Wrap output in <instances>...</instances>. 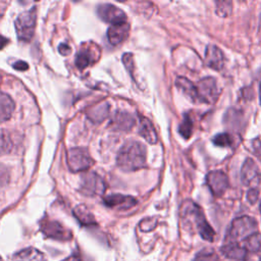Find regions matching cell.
Returning <instances> with one entry per match:
<instances>
[{"label":"cell","mask_w":261,"mask_h":261,"mask_svg":"<svg viewBox=\"0 0 261 261\" xmlns=\"http://www.w3.org/2000/svg\"><path fill=\"white\" fill-rule=\"evenodd\" d=\"M14 110V102L7 94L0 93V122L8 120Z\"/></svg>","instance_id":"obj_21"},{"label":"cell","mask_w":261,"mask_h":261,"mask_svg":"<svg viewBox=\"0 0 261 261\" xmlns=\"http://www.w3.org/2000/svg\"><path fill=\"white\" fill-rule=\"evenodd\" d=\"M259 261H261V258H260V260H259Z\"/></svg>","instance_id":"obj_40"},{"label":"cell","mask_w":261,"mask_h":261,"mask_svg":"<svg viewBox=\"0 0 261 261\" xmlns=\"http://www.w3.org/2000/svg\"><path fill=\"white\" fill-rule=\"evenodd\" d=\"M81 191L87 196L102 195L105 191L104 180L95 172H87L82 176Z\"/></svg>","instance_id":"obj_7"},{"label":"cell","mask_w":261,"mask_h":261,"mask_svg":"<svg viewBox=\"0 0 261 261\" xmlns=\"http://www.w3.org/2000/svg\"><path fill=\"white\" fill-rule=\"evenodd\" d=\"M41 230L47 238L58 241H68L71 239V232L65 228L61 223L55 220L43 219L41 221Z\"/></svg>","instance_id":"obj_9"},{"label":"cell","mask_w":261,"mask_h":261,"mask_svg":"<svg viewBox=\"0 0 261 261\" xmlns=\"http://www.w3.org/2000/svg\"><path fill=\"white\" fill-rule=\"evenodd\" d=\"M180 215L186 223L189 225L193 224L196 227L197 232L202 239L208 242H212L214 240V230L209 225L203 211L196 203L191 200L185 201L180 208Z\"/></svg>","instance_id":"obj_2"},{"label":"cell","mask_w":261,"mask_h":261,"mask_svg":"<svg viewBox=\"0 0 261 261\" xmlns=\"http://www.w3.org/2000/svg\"><path fill=\"white\" fill-rule=\"evenodd\" d=\"M112 125L120 130H128L135 124V117L126 111H117L112 117Z\"/></svg>","instance_id":"obj_17"},{"label":"cell","mask_w":261,"mask_h":261,"mask_svg":"<svg viewBox=\"0 0 261 261\" xmlns=\"http://www.w3.org/2000/svg\"><path fill=\"white\" fill-rule=\"evenodd\" d=\"M7 43H8V39H6L5 37H3V36L0 35V50H1L2 48H4V47L7 45Z\"/></svg>","instance_id":"obj_35"},{"label":"cell","mask_w":261,"mask_h":261,"mask_svg":"<svg viewBox=\"0 0 261 261\" xmlns=\"http://www.w3.org/2000/svg\"><path fill=\"white\" fill-rule=\"evenodd\" d=\"M212 142L215 146L225 148V147H230L233 144V138L228 133H221L216 135L212 139Z\"/></svg>","instance_id":"obj_27"},{"label":"cell","mask_w":261,"mask_h":261,"mask_svg":"<svg viewBox=\"0 0 261 261\" xmlns=\"http://www.w3.org/2000/svg\"><path fill=\"white\" fill-rule=\"evenodd\" d=\"M259 198V190L256 188H251L247 193V200L251 204H255Z\"/></svg>","instance_id":"obj_31"},{"label":"cell","mask_w":261,"mask_h":261,"mask_svg":"<svg viewBox=\"0 0 261 261\" xmlns=\"http://www.w3.org/2000/svg\"><path fill=\"white\" fill-rule=\"evenodd\" d=\"M8 181V172L4 167L0 166V186L5 185Z\"/></svg>","instance_id":"obj_33"},{"label":"cell","mask_w":261,"mask_h":261,"mask_svg":"<svg viewBox=\"0 0 261 261\" xmlns=\"http://www.w3.org/2000/svg\"><path fill=\"white\" fill-rule=\"evenodd\" d=\"M103 202L107 207L118 209V210H126L134 207L137 203V200L128 195L121 194H111L105 196L103 198Z\"/></svg>","instance_id":"obj_12"},{"label":"cell","mask_w":261,"mask_h":261,"mask_svg":"<svg viewBox=\"0 0 261 261\" xmlns=\"http://www.w3.org/2000/svg\"><path fill=\"white\" fill-rule=\"evenodd\" d=\"M122 62L128 71V73L134 77V57L132 53H124L122 55Z\"/></svg>","instance_id":"obj_30"},{"label":"cell","mask_w":261,"mask_h":261,"mask_svg":"<svg viewBox=\"0 0 261 261\" xmlns=\"http://www.w3.org/2000/svg\"><path fill=\"white\" fill-rule=\"evenodd\" d=\"M147 150L139 141L129 140L125 142L118 151L116 163L123 171H135L146 165Z\"/></svg>","instance_id":"obj_1"},{"label":"cell","mask_w":261,"mask_h":261,"mask_svg":"<svg viewBox=\"0 0 261 261\" xmlns=\"http://www.w3.org/2000/svg\"><path fill=\"white\" fill-rule=\"evenodd\" d=\"M94 161L88 151L83 147H74L67 152V164L72 172L86 171L92 165Z\"/></svg>","instance_id":"obj_5"},{"label":"cell","mask_w":261,"mask_h":261,"mask_svg":"<svg viewBox=\"0 0 261 261\" xmlns=\"http://www.w3.org/2000/svg\"><path fill=\"white\" fill-rule=\"evenodd\" d=\"M199 103L213 104L217 101L220 95V89L217 82L212 76H207L198 82L196 85Z\"/></svg>","instance_id":"obj_6"},{"label":"cell","mask_w":261,"mask_h":261,"mask_svg":"<svg viewBox=\"0 0 261 261\" xmlns=\"http://www.w3.org/2000/svg\"><path fill=\"white\" fill-rule=\"evenodd\" d=\"M13 148L11 135L6 129H0V156L9 154Z\"/></svg>","instance_id":"obj_24"},{"label":"cell","mask_w":261,"mask_h":261,"mask_svg":"<svg viewBox=\"0 0 261 261\" xmlns=\"http://www.w3.org/2000/svg\"><path fill=\"white\" fill-rule=\"evenodd\" d=\"M175 86L193 103H199L196 85L193 84L190 80H188L187 77H184V76H177L175 80Z\"/></svg>","instance_id":"obj_15"},{"label":"cell","mask_w":261,"mask_h":261,"mask_svg":"<svg viewBox=\"0 0 261 261\" xmlns=\"http://www.w3.org/2000/svg\"><path fill=\"white\" fill-rule=\"evenodd\" d=\"M232 10V3L230 1H217L216 2V13L221 17H227L230 15Z\"/></svg>","instance_id":"obj_28"},{"label":"cell","mask_w":261,"mask_h":261,"mask_svg":"<svg viewBox=\"0 0 261 261\" xmlns=\"http://www.w3.org/2000/svg\"><path fill=\"white\" fill-rule=\"evenodd\" d=\"M243 247L250 252L261 251V233L255 232L243 240Z\"/></svg>","instance_id":"obj_23"},{"label":"cell","mask_w":261,"mask_h":261,"mask_svg":"<svg viewBox=\"0 0 261 261\" xmlns=\"http://www.w3.org/2000/svg\"><path fill=\"white\" fill-rule=\"evenodd\" d=\"M193 127H194V123L191 116L188 113L185 114L184 119L178 126L179 135L185 139H190L193 134Z\"/></svg>","instance_id":"obj_25"},{"label":"cell","mask_w":261,"mask_h":261,"mask_svg":"<svg viewBox=\"0 0 261 261\" xmlns=\"http://www.w3.org/2000/svg\"><path fill=\"white\" fill-rule=\"evenodd\" d=\"M11 261H46V257L38 249L30 247L13 254Z\"/></svg>","instance_id":"obj_16"},{"label":"cell","mask_w":261,"mask_h":261,"mask_svg":"<svg viewBox=\"0 0 261 261\" xmlns=\"http://www.w3.org/2000/svg\"><path fill=\"white\" fill-rule=\"evenodd\" d=\"M206 184L213 196L220 197L228 188V177L221 170H213L207 173Z\"/></svg>","instance_id":"obj_10"},{"label":"cell","mask_w":261,"mask_h":261,"mask_svg":"<svg viewBox=\"0 0 261 261\" xmlns=\"http://www.w3.org/2000/svg\"><path fill=\"white\" fill-rule=\"evenodd\" d=\"M205 64L215 70H220L224 64L223 52L215 45H208L205 51Z\"/></svg>","instance_id":"obj_13"},{"label":"cell","mask_w":261,"mask_h":261,"mask_svg":"<svg viewBox=\"0 0 261 261\" xmlns=\"http://www.w3.org/2000/svg\"><path fill=\"white\" fill-rule=\"evenodd\" d=\"M257 221L250 216H241L232 220L226 233V240L229 243H236L245 240L247 237L257 232Z\"/></svg>","instance_id":"obj_3"},{"label":"cell","mask_w":261,"mask_h":261,"mask_svg":"<svg viewBox=\"0 0 261 261\" xmlns=\"http://www.w3.org/2000/svg\"><path fill=\"white\" fill-rule=\"evenodd\" d=\"M241 179L244 185L252 188H256L255 186L260 182L261 175L259 173V168L253 159L247 158L245 160L241 170Z\"/></svg>","instance_id":"obj_11"},{"label":"cell","mask_w":261,"mask_h":261,"mask_svg":"<svg viewBox=\"0 0 261 261\" xmlns=\"http://www.w3.org/2000/svg\"><path fill=\"white\" fill-rule=\"evenodd\" d=\"M63 261H80V257L77 255H72V256L64 259Z\"/></svg>","instance_id":"obj_36"},{"label":"cell","mask_w":261,"mask_h":261,"mask_svg":"<svg viewBox=\"0 0 261 261\" xmlns=\"http://www.w3.org/2000/svg\"><path fill=\"white\" fill-rule=\"evenodd\" d=\"M259 95H260V104H261V83H260V92H259Z\"/></svg>","instance_id":"obj_37"},{"label":"cell","mask_w":261,"mask_h":261,"mask_svg":"<svg viewBox=\"0 0 261 261\" xmlns=\"http://www.w3.org/2000/svg\"><path fill=\"white\" fill-rule=\"evenodd\" d=\"M12 65H13V68H14V69H16V70H21V71L27 70V69L29 68L28 63L24 62V61H22V60H18V61H16V62H14Z\"/></svg>","instance_id":"obj_32"},{"label":"cell","mask_w":261,"mask_h":261,"mask_svg":"<svg viewBox=\"0 0 261 261\" xmlns=\"http://www.w3.org/2000/svg\"><path fill=\"white\" fill-rule=\"evenodd\" d=\"M260 211H261V204H260Z\"/></svg>","instance_id":"obj_39"},{"label":"cell","mask_w":261,"mask_h":261,"mask_svg":"<svg viewBox=\"0 0 261 261\" xmlns=\"http://www.w3.org/2000/svg\"><path fill=\"white\" fill-rule=\"evenodd\" d=\"M95 57H98V55L95 54L93 49L89 47L81 48L75 55V65L79 69H84L96 61Z\"/></svg>","instance_id":"obj_19"},{"label":"cell","mask_w":261,"mask_h":261,"mask_svg":"<svg viewBox=\"0 0 261 261\" xmlns=\"http://www.w3.org/2000/svg\"><path fill=\"white\" fill-rule=\"evenodd\" d=\"M109 112V106L107 104H100L96 107H94L90 112H89V117L92 120L95 121H101L104 118H106V116L108 115Z\"/></svg>","instance_id":"obj_26"},{"label":"cell","mask_w":261,"mask_h":261,"mask_svg":"<svg viewBox=\"0 0 261 261\" xmlns=\"http://www.w3.org/2000/svg\"><path fill=\"white\" fill-rule=\"evenodd\" d=\"M58 48H59V53L61 55H63V56H66V55H68L70 53V47L67 44L62 43V44L59 45Z\"/></svg>","instance_id":"obj_34"},{"label":"cell","mask_w":261,"mask_h":261,"mask_svg":"<svg viewBox=\"0 0 261 261\" xmlns=\"http://www.w3.org/2000/svg\"><path fill=\"white\" fill-rule=\"evenodd\" d=\"M0 261H3V259H2V257L0 256Z\"/></svg>","instance_id":"obj_38"},{"label":"cell","mask_w":261,"mask_h":261,"mask_svg":"<svg viewBox=\"0 0 261 261\" xmlns=\"http://www.w3.org/2000/svg\"><path fill=\"white\" fill-rule=\"evenodd\" d=\"M37 20V7H32L18 14L14 21L16 36L19 41L30 42L34 36Z\"/></svg>","instance_id":"obj_4"},{"label":"cell","mask_w":261,"mask_h":261,"mask_svg":"<svg viewBox=\"0 0 261 261\" xmlns=\"http://www.w3.org/2000/svg\"><path fill=\"white\" fill-rule=\"evenodd\" d=\"M73 215L83 225H94L96 223L94 215L85 205H79L73 209Z\"/></svg>","instance_id":"obj_22"},{"label":"cell","mask_w":261,"mask_h":261,"mask_svg":"<svg viewBox=\"0 0 261 261\" xmlns=\"http://www.w3.org/2000/svg\"><path fill=\"white\" fill-rule=\"evenodd\" d=\"M217 255L208 249L202 250L201 252H199L196 257H195V261H217Z\"/></svg>","instance_id":"obj_29"},{"label":"cell","mask_w":261,"mask_h":261,"mask_svg":"<svg viewBox=\"0 0 261 261\" xmlns=\"http://www.w3.org/2000/svg\"><path fill=\"white\" fill-rule=\"evenodd\" d=\"M221 253L230 259L244 260L247 256V250L238 243H228L221 248Z\"/></svg>","instance_id":"obj_20"},{"label":"cell","mask_w":261,"mask_h":261,"mask_svg":"<svg viewBox=\"0 0 261 261\" xmlns=\"http://www.w3.org/2000/svg\"><path fill=\"white\" fill-rule=\"evenodd\" d=\"M129 33V24L127 21L120 22L117 24H112L107 30V39L108 42L116 46L120 43H122L128 36Z\"/></svg>","instance_id":"obj_14"},{"label":"cell","mask_w":261,"mask_h":261,"mask_svg":"<svg viewBox=\"0 0 261 261\" xmlns=\"http://www.w3.org/2000/svg\"><path fill=\"white\" fill-rule=\"evenodd\" d=\"M139 134L149 143V144H156L158 141L156 129L153 123L146 117L140 118V125H139Z\"/></svg>","instance_id":"obj_18"},{"label":"cell","mask_w":261,"mask_h":261,"mask_svg":"<svg viewBox=\"0 0 261 261\" xmlns=\"http://www.w3.org/2000/svg\"><path fill=\"white\" fill-rule=\"evenodd\" d=\"M97 14L103 21L108 22L111 25L126 21V15L123 10L109 3L98 5Z\"/></svg>","instance_id":"obj_8"}]
</instances>
